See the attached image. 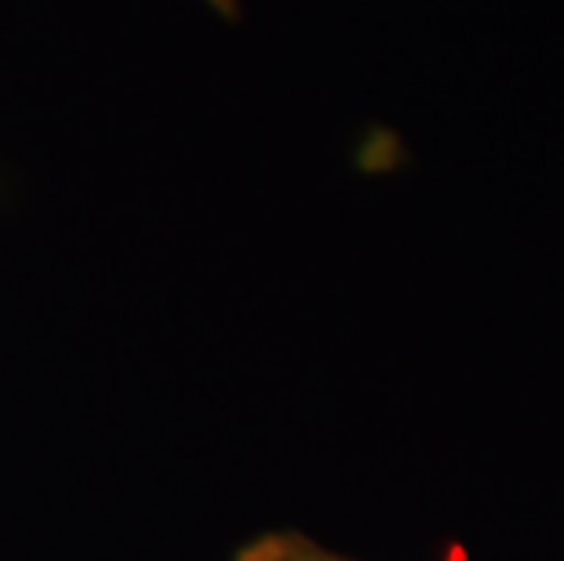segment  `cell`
<instances>
[{"label": "cell", "instance_id": "2", "mask_svg": "<svg viewBox=\"0 0 564 561\" xmlns=\"http://www.w3.org/2000/svg\"><path fill=\"white\" fill-rule=\"evenodd\" d=\"M208 4L215 8V11H219V15L223 19H237V15H241V0H208Z\"/></svg>", "mask_w": 564, "mask_h": 561}, {"label": "cell", "instance_id": "1", "mask_svg": "<svg viewBox=\"0 0 564 561\" xmlns=\"http://www.w3.org/2000/svg\"><path fill=\"white\" fill-rule=\"evenodd\" d=\"M234 561H350L346 554H335L332 547L310 540L303 532H262L248 540Z\"/></svg>", "mask_w": 564, "mask_h": 561}]
</instances>
